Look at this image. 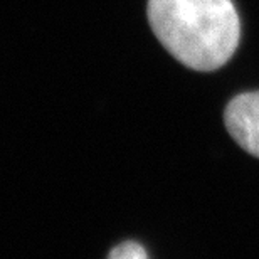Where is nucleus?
Returning a JSON list of instances; mask_svg holds the SVG:
<instances>
[{"label": "nucleus", "mask_w": 259, "mask_h": 259, "mask_svg": "<svg viewBox=\"0 0 259 259\" xmlns=\"http://www.w3.org/2000/svg\"><path fill=\"white\" fill-rule=\"evenodd\" d=\"M148 20L160 44L195 71L219 69L239 46L232 0H148Z\"/></svg>", "instance_id": "obj_1"}, {"label": "nucleus", "mask_w": 259, "mask_h": 259, "mask_svg": "<svg viewBox=\"0 0 259 259\" xmlns=\"http://www.w3.org/2000/svg\"><path fill=\"white\" fill-rule=\"evenodd\" d=\"M224 123L236 143L259 158V91L232 98L226 106Z\"/></svg>", "instance_id": "obj_2"}, {"label": "nucleus", "mask_w": 259, "mask_h": 259, "mask_svg": "<svg viewBox=\"0 0 259 259\" xmlns=\"http://www.w3.org/2000/svg\"><path fill=\"white\" fill-rule=\"evenodd\" d=\"M108 259H148L147 251L143 249V246H140L138 242L128 241L123 244L116 246L115 249L110 252Z\"/></svg>", "instance_id": "obj_3"}]
</instances>
